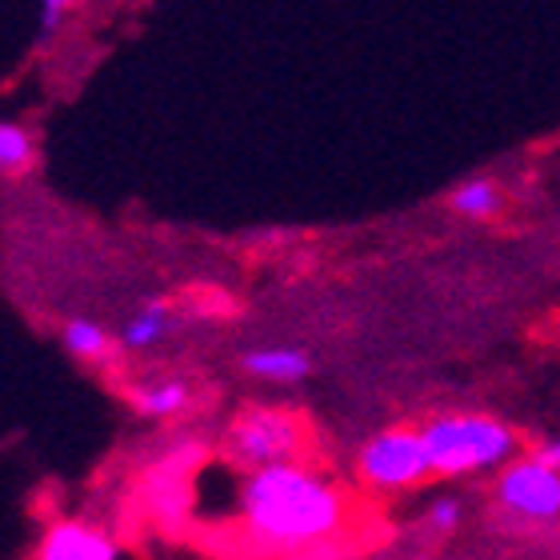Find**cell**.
Listing matches in <instances>:
<instances>
[{
  "label": "cell",
  "mask_w": 560,
  "mask_h": 560,
  "mask_svg": "<svg viewBox=\"0 0 560 560\" xmlns=\"http://www.w3.org/2000/svg\"><path fill=\"white\" fill-rule=\"evenodd\" d=\"M40 557L45 560H117L120 549L117 540L96 533L93 525H81V521H57L40 537Z\"/></svg>",
  "instance_id": "6"
},
{
  "label": "cell",
  "mask_w": 560,
  "mask_h": 560,
  "mask_svg": "<svg viewBox=\"0 0 560 560\" xmlns=\"http://www.w3.org/2000/svg\"><path fill=\"white\" fill-rule=\"evenodd\" d=\"M65 349L84 357V361H101L108 352V332L96 320H69L65 325Z\"/></svg>",
  "instance_id": "12"
},
{
  "label": "cell",
  "mask_w": 560,
  "mask_h": 560,
  "mask_svg": "<svg viewBox=\"0 0 560 560\" xmlns=\"http://www.w3.org/2000/svg\"><path fill=\"white\" fill-rule=\"evenodd\" d=\"M33 156H36L33 137H28L21 125L4 120V125H0V168H4L9 176H16L33 164Z\"/></svg>",
  "instance_id": "11"
},
{
  "label": "cell",
  "mask_w": 560,
  "mask_h": 560,
  "mask_svg": "<svg viewBox=\"0 0 560 560\" xmlns=\"http://www.w3.org/2000/svg\"><path fill=\"white\" fill-rule=\"evenodd\" d=\"M420 436L429 448L432 472L441 477L497 468L516 448L513 432L492 417H436L420 429Z\"/></svg>",
  "instance_id": "2"
},
{
  "label": "cell",
  "mask_w": 560,
  "mask_h": 560,
  "mask_svg": "<svg viewBox=\"0 0 560 560\" xmlns=\"http://www.w3.org/2000/svg\"><path fill=\"white\" fill-rule=\"evenodd\" d=\"M229 453H233V460H241L248 468L292 460V456L301 453V424L289 412L253 409L229 429Z\"/></svg>",
  "instance_id": "4"
},
{
  "label": "cell",
  "mask_w": 560,
  "mask_h": 560,
  "mask_svg": "<svg viewBox=\"0 0 560 560\" xmlns=\"http://www.w3.org/2000/svg\"><path fill=\"white\" fill-rule=\"evenodd\" d=\"M357 468H361V480L373 485V489H412L432 472L429 448H424V436L409 429H393L381 432L364 444L361 456H357Z\"/></svg>",
  "instance_id": "3"
},
{
  "label": "cell",
  "mask_w": 560,
  "mask_h": 560,
  "mask_svg": "<svg viewBox=\"0 0 560 560\" xmlns=\"http://www.w3.org/2000/svg\"><path fill=\"white\" fill-rule=\"evenodd\" d=\"M460 516H465V509H460L456 497H436V501L429 504V528H436V533L460 528Z\"/></svg>",
  "instance_id": "13"
},
{
  "label": "cell",
  "mask_w": 560,
  "mask_h": 560,
  "mask_svg": "<svg viewBox=\"0 0 560 560\" xmlns=\"http://www.w3.org/2000/svg\"><path fill=\"white\" fill-rule=\"evenodd\" d=\"M168 328H173L168 308H164L161 301H152L125 325V345H129V349H152V345H161V340L168 337Z\"/></svg>",
  "instance_id": "8"
},
{
  "label": "cell",
  "mask_w": 560,
  "mask_h": 560,
  "mask_svg": "<svg viewBox=\"0 0 560 560\" xmlns=\"http://www.w3.org/2000/svg\"><path fill=\"white\" fill-rule=\"evenodd\" d=\"M340 516H345L340 492L289 460L253 468V477L241 489V521L253 540L269 549L320 545L340 528Z\"/></svg>",
  "instance_id": "1"
},
{
  "label": "cell",
  "mask_w": 560,
  "mask_h": 560,
  "mask_svg": "<svg viewBox=\"0 0 560 560\" xmlns=\"http://www.w3.org/2000/svg\"><path fill=\"white\" fill-rule=\"evenodd\" d=\"M245 373L272 381V385H292L308 373V357L301 349H253L245 357Z\"/></svg>",
  "instance_id": "7"
},
{
  "label": "cell",
  "mask_w": 560,
  "mask_h": 560,
  "mask_svg": "<svg viewBox=\"0 0 560 560\" xmlns=\"http://www.w3.org/2000/svg\"><path fill=\"white\" fill-rule=\"evenodd\" d=\"M188 405V388L180 381H161V385H144L137 393V409L144 417H173Z\"/></svg>",
  "instance_id": "9"
},
{
  "label": "cell",
  "mask_w": 560,
  "mask_h": 560,
  "mask_svg": "<svg viewBox=\"0 0 560 560\" xmlns=\"http://www.w3.org/2000/svg\"><path fill=\"white\" fill-rule=\"evenodd\" d=\"M72 0H40V33H57Z\"/></svg>",
  "instance_id": "14"
},
{
  "label": "cell",
  "mask_w": 560,
  "mask_h": 560,
  "mask_svg": "<svg viewBox=\"0 0 560 560\" xmlns=\"http://www.w3.org/2000/svg\"><path fill=\"white\" fill-rule=\"evenodd\" d=\"M540 456H545V460H552V465H560V441L545 444V448H540Z\"/></svg>",
  "instance_id": "15"
},
{
  "label": "cell",
  "mask_w": 560,
  "mask_h": 560,
  "mask_svg": "<svg viewBox=\"0 0 560 560\" xmlns=\"http://www.w3.org/2000/svg\"><path fill=\"white\" fill-rule=\"evenodd\" d=\"M453 209L460 212V217L485 221V217H492V212L501 209V192H497L492 180H468V185H460L453 192Z\"/></svg>",
  "instance_id": "10"
},
{
  "label": "cell",
  "mask_w": 560,
  "mask_h": 560,
  "mask_svg": "<svg viewBox=\"0 0 560 560\" xmlns=\"http://www.w3.org/2000/svg\"><path fill=\"white\" fill-rule=\"evenodd\" d=\"M497 501L504 513L521 516V521H557L560 516V465L533 456V460H516L504 468L501 485H497Z\"/></svg>",
  "instance_id": "5"
}]
</instances>
